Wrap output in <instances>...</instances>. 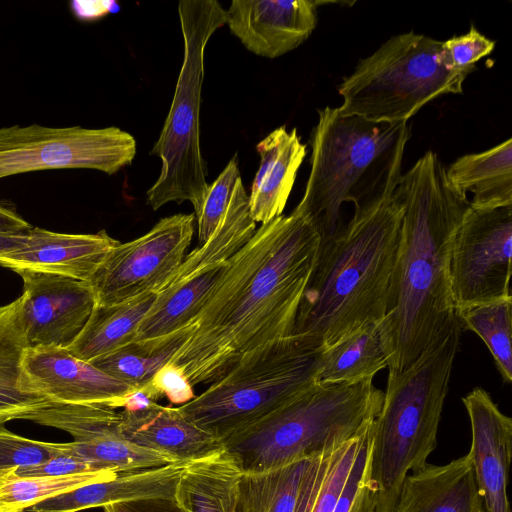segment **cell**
I'll return each mask as SVG.
<instances>
[{
  "label": "cell",
  "instance_id": "8",
  "mask_svg": "<svg viewBox=\"0 0 512 512\" xmlns=\"http://www.w3.org/2000/svg\"><path fill=\"white\" fill-rule=\"evenodd\" d=\"M178 14L183 36L182 67L162 131L151 154L161 159V172L146 193L158 210L169 202L190 201L196 214L208 183L200 148V103L204 52L213 33L226 24V10L216 0H182Z\"/></svg>",
  "mask_w": 512,
  "mask_h": 512
},
{
  "label": "cell",
  "instance_id": "40",
  "mask_svg": "<svg viewBox=\"0 0 512 512\" xmlns=\"http://www.w3.org/2000/svg\"><path fill=\"white\" fill-rule=\"evenodd\" d=\"M26 232L0 233V254L21 247L27 240Z\"/></svg>",
  "mask_w": 512,
  "mask_h": 512
},
{
  "label": "cell",
  "instance_id": "36",
  "mask_svg": "<svg viewBox=\"0 0 512 512\" xmlns=\"http://www.w3.org/2000/svg\"><path fill=\"white\" fill-rule=\"evenodd\" d=\"M494 47L495 42L482 35L472 25L466 34L442 42L441 60L450 70L472 72L475 63L489 55Z\"/></svg>",
  "mask_w": 512,
  "mask_h": 512
},
{
  "label": "cell",
  "instance_id": "14",
  "mask_svg": "<svg viewBox=\"0 0 512 512\" xmlns=\"http://www.w3.org/2000/svg\"><path fill=\"white\" fill-rule=\"evenodd\" d=\"M24 419L68 432L74 439L72 450L102 470L120 473L178 462L127 440L120 430V412L106 405L52 402Z\"/></svg>",
  "mask_w": 512,
  "mask_h": 512
},
{
  "label": "cell",
  "instance_id": "22",
  "mask_svg": "<svg viewBox=\"0 0 512 512\" xmlns=\"http://www.w3.org/2000/svg\"><path fill=\"white\" fill-rule=\"evenodd\" d=\"M482 507L471 462L465 455L411 472L393 512H478Z\"/></svg>",
  "mask_w": 512,
  "mask_h": 512
},
{
  "label": "cell",
  "instance_id": "16",
  "mask_svg": "<svg viewBox=\"0 0 512 512\" xmlns=\"http://www.w3.org/2000/svg\"><path fill=\"white\" fill-rule=\"evenodd\" d=\"M22 374L29 390L55 403L124 408L130 395L136 392L65 347H27Z\"/></svg>",
  "mask_w": 512,
  "mask_h": 512
},
{
  "label": "cell",
  "instance_id": "7",
  "mask_svg": "<svg viewBox=\"0 0 512 512\" xmlns=\"http://www.w3.org/2000/svg\"><path fill=\"white\" fill-rule=\"evenodd\" d=\"M323 348L302 334L266 343L178 408L222 442L314 384Z\"/></svg>",
  "mask_w": 512,
  "mask_h": 512
},
{
  "label": "cell",
  "instance_id": "1",
  "mask_svg": "<svg viewBox=\"0 0 512 512\" xmlns=\"http://www.w3.org/2000/svg\"><path fill=\"white\" fill-rule=\"evenodd\" d=\"M322 236L293 210L261 224L227 262L194 330L169 362L190 384H211L244 355L292 334Z\"/></svg>",
  "mask_w": 512,
  "mask_h": 512
},
{
  "label": "cell",
  "instance_id": "24",
  "mask_svg": "<svg viewBox=\"0 0 512 512\" xmlns=\"http://www.w3.org/2000/svg\"><path fill=\"white\" fill-rule=\"evenodd\" d=\"M243 471L223 447L191 460L174 490L179 512H238Z\"/></svg>",
  "mask_w": 512,
  "mask_h": 512
},
{
  "label": "cell",
  "instance_id": "3",
  "mask_svg": "<svg viewBox=\"0 0 512 512\" xmlns=\"http://www.w3.org/2000/svg\"><path fill=\"white\" fill-rule=\"evenodd\" d=\"M402 216L393 192L354 212L344 229L322 241L292 334L326 347L386 316Z\"/></svg>",
  "mask_w": 512,
  "mask_h": 512
},
{
  "label": "cell",
  "instance_id": "42",
  "mask_svg": "<svg viewBox=\"0 0 512 512\" xmlns=\"http://www.w3.org/2000/svg\"><path fill=\"white\" fill-rule=\"evenodd\" d=\"M478 512H484V511H483V507H482Z\"/></svg>",
  "mask_w": 512,
  "mask_h": 512
},
{
  "label": "cell",
  "instance_id": "23",
  "mask_svg": "<svg viewBox=\"0 0 512 512\" xmlns=\"http://www.w3.org/2000/svg\"><path fill=\"white\" fill-rule=\"evenodd\" d=\"M260 164L249 195L252 219L265 224L282 215L292 191L297 171L305 156L303 144L294 128L281 126L257 144Z\"/></svg>",
  "mask_w": 512,
  "mask_h": 512
},
{
  "label": "cell",
  "instance_id": "11",
  "mask_svg": "<svg viewBox=\"0 0 512 512\" xmlns=\"http://www.w3.org/2000/svg\"><path fill=\"white\" fill-rule=\"evenodd\" d=\"M135 138L118 127L0 128V179L54 169H93L115 174L132 163Z\"/></svg>",
  "mask_w": 512,
  "mask_h": 512
},
{
  "label": "cell",
  "instance_id": "10",
  "mask_svg": "<svg viewBox=\"0 0 512 512\" xmlns=\"http://www.w3.org/2000/svg\"><path fill=\"white\" fill-rule=\"evenodd\" d=\"M256 231L249 195L240 181L219 225L208 241L185 256L176 272L156 293L136 339L175 332L193 322L222 277L228 259Z\"/></svg>",
  "mask_w": 512,
  "mask_h": 512
},
{
  "label": "cell",
  "instance_id": "33",
  "mask_svg": "<svg viewBox=\"0 0 512 512\" xmlns=\"http://www.w3.org/2000/svg\"><path fill=\"white\" fill-rule=\"evenodd\" d=\"M240 181L242 179L235 155L216 180L208 185L201 208L194 214L199 245L206 243L216 230Z\"/></svg>",
  "mask_w": 512,
  "mask_h": 512
},
{
  "label": "cell",
  "instance_id": "26",
  "mask_svg": "<svg viewBox=\"0 0 512 512\" xmlns=\"http://www.w3.org/2000/svg\"><path fill=\"white\" fill-rule=\"evenodd\" d=\"M446 178L456 190L473 194V208L512 206L511 138L484 152L458 158L446 169Z\"/></svg>",
  "mask_w": 512,
  "mask_h": 512
},
{
  "label": "cell",
  "instance_id": "28",
  "mask_svg": "<svg viewBox=\"0 0 512 512\" xmlns=\"http://www.w3.org/2000/svg\"><path fill=\"white\" fill-rule=\"evenodd\" d=\"M155 297L156 293H146L117 304H96L84 329L68 347L69 351L90 362L135 340Z\"/></svg>",
  "mask_w": 512,
  "mask_h": 512
},
{
  "label": "cell",
  "instance_id": "37",
  "mask_svg": "<svg viewBox=\"0 0 512 512\" xmlns=\"http://www.w3.org/2000/svg\"><path fill=\"white\" fill-rule=\"evenodd\" d=\"M141 392L149 400L166 397L171 404L184 405L195 398L193 386L182 370L168 363L163 366Z\"/></svg>",
  "mask_w": 512,
  "mask_h": 512
},
{
  "label": "cell",
  "instance_id": "41",
  "mask_svg": "<svg viewBox=\"0 0 512 512\" xmlns=\"http://www.w3.org/2000/svg\"><path fill=\"white\" fill-rule=\"evenodd\" d=\"M104 512H147L137 503H117L103 507Z\"/></svg>",
  "mask_w": 512,
  "mask_h": 512
},
{
  "label": "cell",
  "instance_id": "5",
  "mask_svg": "<svg viewBox=\"0 0 512 512\" xmlns=\"http://www.w3.org/2000/svg\"><path fill=\"white\" fill-rule=\"evenodd\" d=\"M461 324L401 374H388L383 403L371 425L369 483L375 512H393L410 472L427 464L461 335Z\"/></svg>",
  "mask_w": 512,
  "mask_h": 512
},
{
  "label": "cell",
  "instance_id": "4",
  "mask_svg": "<svg viewBox=\"0 0 512 512\" xmlns=\"http://www.w3.org/2000/svg\"><path fill=\"white\" fill-rule=\"evenodd\" d=\"M409 138L408 122H377L332 107L319 110L311 170L294 210L312 221L322 241L331 238L339 230L343 203L353 202L356 212L395 191Z\"/></svg>",
  "mask_w": 512,
  "mask_h": 512
},
{
  "label": "cell",
  "instance_id": "2",
  "mask_svg": "<svg viewBox=\"0 0 512 512\" xmlns=\"http://www.w3.org/2000/svg\"><path fill=\"white\" fill-rule=\"evenodd\" d=\"M401 237L386 316L382 319L389 373L401 374L459 322L450 274L453 234L470 206L446 168L426 152L401 176Z\"/></svg>",
  "mask_w": 512,
  "mask_h": 512
},
{
  "label": "cell",
  "instance_id": "21",
  "mask_svg": "<svg viewBox=\"0 0 512 512\" xmlns=\"http://www.w3.org/2000/svg\"><path fill=\"white\" fill-rule=\"evenodd\" d=\"M120 430L130 442L178 462L191 461L222 448L219 439L190 422L178 407L155 401L120 412Z\"/></svg>",
  "mask_w": 512,
  "mask_h": 512
},
{
  "label": "cell",
  "instance_id": "18",
  "mask_svg": "<svg viewBox=\"0 0 512 512\" xmlns=\"http://www.w3.org/2000/svg\"><path fill=\"white\" fill-rule=\"evenodd\" d=\"M319 2L233 0L226 24L247 50L277 58L301 45L313 32Z\"/></svg>",
  "mask_w": 512,
  "mask_h": 512
},
{
  "label": "cell",
  "instance_id": "31",
  "mask_svg": "<svg viewBox=\"0 0 512 512\" xmlns=\"http://www.w3.org/2000/svg\"><path fill=\"white\" fill-rule=\"evenodd\" d=\"M461 327L485 343L505 383L512 380V296L465 307L457 312Z\"/></svg>",
  "mask_w": 512,
  "mask_h": 512
},
{
  "label": "cell",
  "instance_id": "19",
  "mask_svg": "<svg viewBox=\"0 0 512 512\" xmlns=\"http://www.w3.org/2000/svg\"><path fill=\"white\" fill-rule=\"evenodd\" d=\"M19 248L0 254V265L15 272L58 274L89 282L109 252L119 243L105 230L67 234L32 227Z\"/></svg>",
  "mask_w": 512,
  "mask_h": 512
},
{
  "label": "cell",
  "instance_id": "13",
  "mask_svg": "<svg viewBox=\"0 0 512 512\" xmlns=\"http://www.w3.org/2000/svg\"><path fill=\"white\" fill-rule=\"evenodd\" d=\"M194 229V214H175L160 219L144 235L119 242L89 281L96 304L112 305L157 293L181 265Z\"/></svg>",
  "mask_w": 512,
  "mask_h": 512
},
{
  "label": "cell",
  "instance_id": "29",
  "mask_svg": "<svg viewBox=\"0 0 512 512\" xmlns=\"http://www.w3.org/2000/svg\"><path fill=\"white\" fill-rule=\"evenodd\" d=\"M193 330L194 326L189 324L160 337L135 339L90 362L138 392L149 384L158 370L173 359Z\"/></svg>",
  "mask_w": 512,
  "mask_h": 512
},
{
  "label": "cell",
  "instance_id": "9",
  "mask_svg": "<svg viewBox=\"0 0 512 512\" xmlns=\"http://www.w3.org/2000/svg\"><path fill=\"white\" fill-rule=\"evenodd\" d=\"M441 45L413 32L391 37L338 86V110L377 122H408L431 100L462 93L471 72L446 68Z\"/></svg>",
  "mask_w": 512,
  "mask_h": 512
},
{
  "label": "cell",
  "instance_id": "30",
  "mask_svg": "<svg viewBox=\"0 0 512 512\" xmlns=\"http://www.w3.org/2000/svg\"><path fill=\"white\" fill-rule=\"evenodd\" d=\"M318 456L269 471L243 472L238 512H296L302 489Z\"/></svg>",
  "mask_w": 512,
  "mask_h": 512
},
{
  "label": "cell",
  "instance_id": "15",
  "mask_svg": "<svg viewBox=\"0 0 512 512\" xmlns=\"http://www.w3.org/2000/svg\"><path fill=\"white\" fill-rule=\"evenodd\" d=\"M23 280V320L27 347L68 348L96 305L87 281L52 273L18 271Z\"/></svg>",
  "mask_w": 512,
  "mask_h": 512
},
{
  "label": "cell",
  "instance_id": "34",
  "mask_svg": "<svg viewBox=\"0 0 512 512\" xmlns=\"http://www.w3.org/2000/svg\"><path fill=\"white\" fill-rule=\"evenodd\" d=\"M370 445L371 426L362 439L333 512H375L369 483Z\"/></svg>",
  "mask_w": 512,
  "mask_h": 512
},
{
  "label": "cell",
  "instance_id": "39",
  "mask_svg": "<svg viewBox=\"0 0 512 512\" xmlns=\"http://www.w3.org/2000/svg\"><path fill=\"white\" fill-rule=\"evenodd\" d=\"M32 226L7 201L0 200V233H22Z\"/></svg>",
  "mask_w": 512,
  "mask_h": 512
},
{
  "label": "cell",
  "instance_id": "38",
  "mask_svg": "<svg viewBox=\"0 0 512 512\" xmlns=\"http://www.w3.org/2000/svg\"><path fill=\"white\" fill-rule=\"evenodd\" d=\"M17 476H65L79 473L104 471L70 449L50 459L31 466L9 469Z\"/></svg>",
  "mask_w": 512,
  "mask_h": 512
},
{
  "label": "cell",
  "instance_id": "6",
  "mask_svg": "<svg viewBox=\"0 0 512 512\" xmlns=\"http://www.w3.org/2000/svg\"><path fill=\"white\" fill-rule=\"evenodd\" d=\"M384 392L373 379L315 382L268 415L222 440L246 473L264 472L333 451L362 435Z\"/></svg>",
  "mask_w": 512,
  "mask_h": 512
},
{
  "label": "cell",
  "instance_id": "35",
  "mask_svg": "<svg viewBox=\"0 0 512 512\" xmlns=\"http://www.w3.org/2000/svg\"><path fill=\"white\" fill-rule=\"evenodd\" d=\"M70 449L69 443L28 439L0 426V472L42 463Z\"/></svg>",
  "mask_w": 512,
  "mask_h": 512
},
{
  "label": "cell",
  "instance_id": "12",
  "mask_svg": "<svg viewBox=\"0 0 512 512\" xmlns=\"http://www.w3.org/2000/svg\"><path fill=\"white\" fill-rule=\"evenodd\" d=\"M512 206L468 207L451 242L449 274L456 312L511 296Z\"/></svg>",
  "mask_w": 512,
  "mask_h": 512
},
{
  "label": "cell",
  "instance_id": "17",
  "mask_svg": "<svg viewBox=\"0 0 512 512\" xmlns=\"http://www.w3.org/2000/svg\"><path fill=\"white\" fill-rule=\"evenodd\" d=\"M462 402L471 426L468 457L484 512H511L507 495L512 457V419L500 411L483 388Z\"/></svg>",
  "mask_w": 512,
  "mask_h": 512
},
{
  "label": "cell",
  "instance_id": "32",
  "mask_svg": "<svg viewBox=\"0 0 512 512\" xmlns=\"http://www.w3.org/2000/svg\"><path fill=\"white\" fill-rule=\"evenodd\" d=\"M112 470L65 476H17L10 470L0 472V512H24L48 498L77 487L117 476Z\"/></svg>",
  "mask_w": 512,
  "mask_h": 512
},
{
  "label": "cell",
  "instance_id": "20",
  "mask_svg": "<svg viewBox=\"0 0 512 512\" xmlns=\"http://www.w3.org/2000/svg\"><path fill=\"white\" fill-rule=\"evenodd\" d=\"M189 461L149 469L120 472L103 481L89 483L43 500L24 512H78L117 503L169 501Z\"/></svg>",
  "mask_w": 512,
  "mask_h": 512
},
{
  "label": "cell",
  "instance_id": "25",
  "mask_svg": "<svg viewBox=\"0 0 512 512\" xmlns=\"http://www.w3.org/2000/svg\"><path fill=\"white\" fill-rule=\"evenodd\" d=\"M27 348L22 296L0 306V426L52 403L23 383L22 361Z\"/></svg>",
  "mask_w": 512,
  "mask_h": 512
},
{
  "label": "cell",
  "instance_id": "27",
  "mask_svg": "<svg viewBox=\"0 0 512 512\" xmlns=\"http://www.w3.org/2000/svg\"><path fill=\"white\" fill-rule=\"evenodd\" d=\"M387 366L382 320L366 323L323 348L316 382L354 383L373 379Z\"/></svg>",
  "mask_w": 512,
  "mask_h": 512
}]
</instances>
